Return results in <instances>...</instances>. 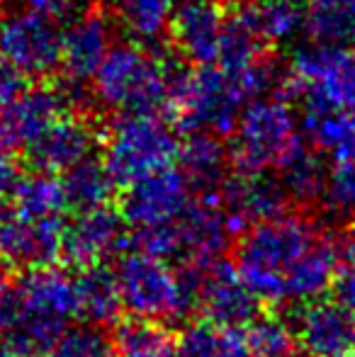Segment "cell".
<instances>
[{
    "label": "cell",
    "instance_id": "26",
    "mask_svg": "<svg viewBox=\"0 0 355 357\" xmlns=\"http://www.w3.org/2000/svg\"><path fill=\"white\" fill-rule=\"evenodd\" d=\"M302 29L317 44H355V0H304Z\"/></svg>",
    "mask_w": 355,
    "mask_h": 357
},
{
    "label": "cell",
    "instance_id": "4",
    "mask_svg": "<svg viewBox=\"0 0 355 357\" xmlns=\"http://www.w3.org/2000/svg\"><path fill=\"white\" fill-rule=\"evenodd\" d=\"M229 137V158L239 173H270L304 139L299 114L280 95L248 100Z\"/></svg>",
    "mask_w": 355,
    "mask_h": 357
},
{
    "label": "cell",
    "instance_id": "17",
    "mask_svg": "<svg viewBox=\"0 0 355 357\" xmlns=\"http://www.w3.org/2000/svg\"><path fill=\"white\" fill-rule=\"evenodd\" d=\"M227 10L217 0H183L176 5L171 22V42L185 63H214L222 44Z\"/></svg>",
    "mask_w": 355,
    "mask_h": 357
},
{
    "label": "cell",
    "instance_id": "8",
    "mask_svg": "<svg viewBox=\"0 0 355 357\" xmlns=\"http://www.w3.org/2000/svg\"><path fill=\"white\" fill-rule=\"evenodd\" d=\"M0 61L24 78L44 80L61 66L59 20L32 8H8L0 13Z\"/></svg>",
    "mask_w": 355,
    "mask_h": 357
},
{
    "label": "cell",
    "instance_id": "15",
    "mask_svg": "<svg viewBox=\"0 0 355 357\" xmlns=\"http://www.w3.org/2000/svg\"><path fill=\"white\" fill-rule=\"evenodd\" d=\"M292 326L299 350L309 357H338L355 350V316L338 299L304 301Z\"/></svg>",
    "mask_w": 355,
    "mask_h": 357
},
{
    "label": "cell",
    "instance_id": "3",
    "mask_svg": "<svg viewBox=\"0 0 355 357\" xmlns=\"http://www.w3.org/2000/svg\"><path fill=\"white\" fill-rule=\"evenodd\" d=\"M78 319L76 278L56 265L27 268L13 287V333L15 343L32 350H47Z\"/></svg>",
    "mask_w": 355,
    "mask_h": 357
},
{
    "label": "cell",
    "instance_id": "6",
    "mask_svg": "<svg viewBox=\"0 0 355 357\" xmlns=\"http://www.w3.org/2000/svg\"><path fill=\"white\" fill-rule=\"evenodd\" d=\"M122 306L137 319L176 321L192 306L190 278L176 270L166 258L149 250L132 248L119 258L114 268Z\"/></svg>",
    "mask_w": 355,
    "mask_h": 357
},
{
    "label": "cell",
    "instance_id": "23",
    "mask_svg": "<svg viewBox=\"0 0 355 357\" xmlns=\"http://www.w3.org/2000/svg\"><path fill=\"white\" fill-rule=\"evenodd\" d=\"M275 173H278L282 190L287 192L289 202L309 204L317 202L326 192L328 168L324 163L322 153L312 149L304 139L285 155L282 163L275 168Z\"/></svg>",
    "mask_w": 355,
    "mask_h": 357
},
{
    "label": "cell",
    "instance_id": "34",
    "mask_svg": "<svg viewBox=\"0 0 355 357\" xmlns=\"http://www.w3.org/2000/svg\"><path fill=\"white\" fill-rule=\"evenodd\" d=\"M20 178H22V173H20V163L15 158V151L0 144V199H5L13 192Z\"/></svg>",
    "mask_w": 355,
    "mask_h": 357
},
{
    "label": "cell",
    "instance_id": "7",
    "mask_svg": "<svg viewBox=\"0 0 355 357\" xmlns=\"http://www.w3.org/2000/svg\"><path fill=\"white\" fill-rule=\"evenodd\" d=\"M285 98H297L302 109H355V44L297 47L287 61Z\"/></svg>",
    "mask_w": 355,
    "mask_h": 357
},
{
    "label": "cell",
    "instance_id": "16",
    "mask_svg": "<svg viewBox=\"0 0 355 357\" xmlns=\"http://www.w3.org/2000/svg\"><path fill=\"white\" fill-rule=\"evenodd\" d=\"M68 112L61 85H24L15 98L0 105V144L24 149L47 124Z\"/></svg>",
    "mask_w": 355,
    "mask_h": 357
},
{
    "label": "cell",
    "instance_id": "39",
    "mask_svg": "<svg viewBox=\"0 0 355 357\" xmlns=\"http://www.w3.org/2000/svg\"><path fill=\"white\" fill-rule=\"evenodd\" d=\"M353 357H355V350H353Z\"/></svg>",
    "mask_w": 355,
    "mask_h": 357
},
{
    "label": "cell",
    "instance_id": "27",
    "mask_svg": "<svg viewBox=\"0 0 355 357\" xmlns=\"http://www.w3.org/2000/svg\"><path fill=\"white\" fill-rule=\"evenodd\" d=\"M176 340L178 357H251L241 331L207 319L185 326Z\"/></svg>",
    "mask_w": 355,
    "mask_h": 357
},
{
    "label": "cell",
    "instance_id": "9",
    "mask_svg": "<svg viewBox=\"0 0 355 357\" xmlns=\"http://www.w3.org/2000/svg\"><path fill=\"white\" fill-rule=\"evenodd\" d=\"M190 278L192 306L207 321L222 326H246L258 314V299L253 289L241 278L236 265L224 263L222 258L199 270H183Z\"/></svg>",
    "mask_w": 355,
    "mask_h": 357
},
{
    "label": "cell",
    "instance_id": "31",
    "mask_svg": "<svg viewBox=\"0 0 355 357\" xmlns=\"http://www.w3.org/2000/svg\"><path fill=\"white\" fill-rule=\"evenodd\" d=\"M324 197L328 199L333 212L355 214V158L341 160L328 170V183Z\"/></svg>",
    "mask_w": 355,
    "mask_h": 357
},
{
    "label": "cell",
    "instance_id": "19",
    "mask_svg": "<svg viewBox=\"0 0 355 357\" xmlns=\"http://www.w3.org/2000/svg\"><path fill=\"white\" fill-rule=\"evenodd\" d=\"M224 5L266 47L294 39L304 24V0H227Z\"/></svg>",
    "mask_w": 355,
    "mask_h": 357
},
{
    "label": "cell",
    "instance_id": "20",
    "mask_svg": "<svg viewBox=\"0 0 355 357\" xmlns=\"http://www.w3.org/2000/svg\"><path fill=\"white\" fill-rule=\"evenodd\" d=\"M302 137L322 155L336 163L355 158V109L307 107L299 117Z\"/></svg>",
    "mask_w": 355,
    "mask_h": 357
},
{
    "label": "cell",
    "instance_id": "21",
    "mask_svg": "<svg viewBox=\"0 0 355 357\" xmlns=\"http://www.w3.org/2000/svg\"><path fill=\"white\" fill-rule=\"evenodd\" d=\"M112 20L129 42L149 49H161L171 34L178 0H109Z\"/></svg>",
    "mask_w": 355,
    "mask_h": 357
},
{
    "label": "cell",
    "instance_id": "10",
    "mask_svg": "<svg viewBox=\"0 0 355 357\" xmlns=\"http://www.w3.org/2000/svg\"><path fill=\"white\" fill-rule=\"evenodd\" d=\"M192 202V190L178 168L168 165L134 180L122 195L119 214L132 229H156L173 224Z\"/></svg>",
    "mask_w": 355,
    "mask_h": 357
},
{
    "label": "cell",
    "instance_id": "5",
    "mask_svg": "<svg viewBox=\"0 0 355 357\" xmlns=\"http://www.w3.org/2000/svg\"><path fill=\"white\" fill-rule=\"evenodd\" d=\"M178 142L161 112H119L105 134L103 163L117 185H129L176 163Z\"/></svg>",
    "mask_w": 355,
    "mask_h": 357
},
{
    "label": "cell",
    "instance_id": "18",
    "mask_svg": "<svg viewBox=\"0 0 355 357\" xmlns=\"http://www.w3.org/2000/svg\"><path fill=\"white\" fill-rule=\"evenodd\" d=\"M176 163L192 195L197 192L199 197H209L229 175L232 158L229 149L222 144V137L207 132H188V137L178 142Z\"/></svg>",
    "mask_w": 355,
    "mask_h": 357
},
{
    "label": "cell",
    "instance_id": "38",
    "mask_svg": "<svg viewBox=\"0 0 355 357\" xmlns=\"http://www.w3.org/2000/svg\"><path fill=\"white\" fill-rule=\"evenodd\" d=\"M338 357H353V353H348V355H338Z\"/></svg>",
    "mask_w": 355,
    "mask_h": 357
},
{
    "label": "cell",
    "instance_id": "22",
    "mask_svg": "<svg viewBox=\"0 0 355 357\" xmlns=\"http://www.w3.org/2000/svg\"><path fill=\"white\" fill-rule=\"evenodd\" d=\"M76 278V301H78V319H86L93 326L114 324L122 314V296H119L117 278L114 270L105 263L81 268Z\"/></svg>",
    "mask_w": 355,
    "mask_h": 357
},
{
    "label": "cell",
    "instance_id": "37",
    "mask_svg": "<svg viewBox=\"0 0 355 357\" xmlns=\"http://www.w3.org/2000/svg\"><path fill=\"white\" fill-rule=\"evenodd\" d=\"M0 357H39V350H32V348H27V345L10 340V343H5L3 348H0Z\"/></svg>",
    "mask_w": 355,
    "mask_h": 357
},
{
    "label": "cell",
    "instance_id": "30",
    "mask_svg": "<svg viewBox=\"0 0 355 357\" xmlns=\"http://www.w3.org/2000/svg\"><path fill=\"white\" fill-rule=\"evenodd\" d=\"M47 357H114V348L100 326H68L47 348Z\"/></svg>",
    "mask_w": 355,
    "mask_h": 357
},
{
    "label": "cell",
    "instance_id": "25",
    "mask_svg": "<svg viewBox=\"0 0 355 357\" xmlns=\"http://www.w3.org/2000/svg\"><path fill=\"white\" fill-rule=\"evenodd\" d=\"M63 192L68 199V209H95L112 204L114 192H117V180L103 163V158L88 155L86 160L68 168L61 178Z\"/></svg>",
    "mask_w": 355,
    "mask_h": 357
},
{
    "label": "cell",
    "instance_id": "2",
    "mask_svg": "<svg viewBox=\"0 0 355 357\" xmlns=\"http://www.w3.org/2000/svg\"><path fill=\"white\" fill-rule=\"evenodd\" d=\"M180 66L173 56L142 44H112L90 78V90L95 102L114 112H166Z\"/></svg>",
    "mask_w": 355,
    "mask_h": 357
},
{
    "label": "cell",
    "instance_id": "14",
    "mask_svg": "<svg viewBox=\"0 0 355 357\" xmlns=\"http://www.w3.org/2000/svg\"><path fill=\"white\" fill-rule=\"evenodd\" d=\"M114 44V20L100 8H81L61 27V71L66 80L90 83Z\"/></svg>",
    "mask_w": 355,
    "mask_h": 357
},
{
    "label": "cell",
    "instance_id": "36",
    "mask_svg": "<svg viewBox=\"0 0 355 357\" xmlns=\"http://www.w3.org/2000/svg\"><path fill=\"white\" fill-rule=\"evenodd\" d=\"M10 324H13V284L0 265V335L10 333Z\"/></svg>",
    "mask_w": 355,
    "mask_h": 357
},
{
    "label": "cell",
    "instance_id": "32",
    "mask_svg": "<svg viewBox=\"0 0 355 357\" xmlns=\"http://www.w3.org/2000/svg\"><path fill=\"white\" fill-rule=\"evenodd\" d=\"M333 287H336V299L355 316V253L343 258Z\"/></svg>",
    "mask_w": 355,
    "mask_h": 357
},
{
    "label": "cell",
    "instance_id": "13",
    "mask_svg": "<svg viewBox=\"0 0 355 357\" xmlns=\"http://www.w3.org/2000/svg\"><path fill=\"white\" fill-rule=\"evenodd\" d=\"M129 243L127 221L112 204L76 212V219L63 226L61 255L73 268L105 263Z\"/></svg>",
    "mask_w": 355,
    "mask_h": 357
},
{
    "label": "cell",
    "instance_id": "11",
    "mask_svg": "<svg viewBox=\"0 0 355 357\" xmlns=\"http://www.w3.org/2000/svg\"><path fill=\"white\" fill-rule=\"evenodd\" d=\"M98 132L88 114L63 112L24 146V160L39 173L63 175L68 168L93 155Z\"/></svg>",
    "mask_w": 355,
    "mask_h": 357
},
{
    "label": "cell",
    "instance_id": "12",
    "mask_svg": "<svg viewBox=\"0 0 355 357\" xmlns=\"http://www.w3.org/2000/svg\"><path fill=\"white\" fill-rule=\"evenodd\" d=\"M222 207L229 226L243 231L258 221L273 219L287 212L289 197L280 185L278 175L270 173H239L227 175L212 195Z\"/></svg>",
    "mask_w": 355,
    "mask_h": 357
},
{
    "label": "cell",
    "instance_id": "24",
    "mask_svg": "<svg viewBox=\"0 0 355 357\" xmlns=\"http://www.w3.org/2000/svg\"><path fill=\"white\" fill-rule=\"evenodd\" d=\"M13 209L27 221L63 219L68 212V199L63 192V183L52 173L24 175L17 180L13 192Z\"/></svg>",
    "mask_w": 355,
    "mask_h": 357
},
{
    "label": "cell",
    "instance_id": "33",
    "mask_svg": "<svg viewBox=\"0 0 355 357\" xmlns=\"http://www.w3.org/2000/svg\"><path fill=\"white\" fill-rule=\"evenodd\" d=\"M86 3L88 0H20V5H24V8H32L54 20H68L81 8H86Z\"/></svg>",
    "mask_w": 355,
    "mask_h": 357
},
{
    "label": "cell",
    "instance_id": "1",
    "mask_svg": "<svg viewBox=\"0 0 355 357\" xmlns=\"http://www.w3.org/2000/svg\"><path fill=\"white\" fill-rule=\"evenodd\" d=\"M346 248L333 231L304 214H278L243 229L236 268L253 294L275 306L322 296L338 275Z\"/></svg>",
    "mask_w": 355,
    "mask_h": 357
},
{
    "label": "cell",
    "instance_id": "29",
    "mask_svg": "<svg viewBox=\"0 0 355 357\" xmlns=\"http://www.w3.org/2000/svg\"><path fill=\"white\" fill-rule=\"evenodd\" d=\"M243 338L251 357H294L299 350L294 326L280 316L256 314L248 321Z\"/></svg>",
    "mask_w": 355,
    "mask_h": 357
},
{
    "label": "cell",
    "instance_id": "28",
    "mask_svg": "<svg viewBox=\"0 0 355 357\" xmlns=\"http://www.w3.org/2000/svg\"><path fill=\"white\" fill-rule=\"evenodd\" d=\"M114 357H178V340L166 324L134 319L122 324L112 338Z\"/></svg>",
    "mask_w": 355,
    "mask_h": 357
},
{
    "label": "cell",
    "instance_id": "35",
    "mask_svg": "<svg viewBox=\"0 0 355 357\" xmlns=\"http://www.w3.org/2000/svg\"><path fill=\"white\" fill-rule=\"evenodd\" d=\"M17 224H20V216L15 214V209L3 204V199H0V258L3 260L8 258L10 248H13Z\"/></svg>",
    "mask_w": 355,
    "mask_h": 357
}]
</instances>
